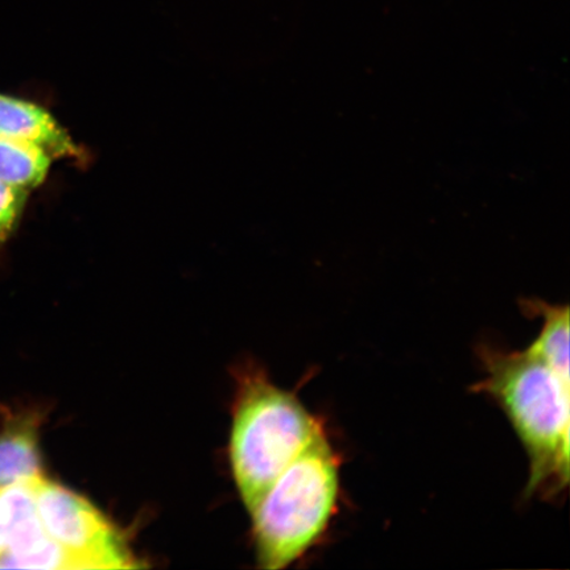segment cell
<instances>
[{
	"instance_id": "5b68a950",
	"label": "cell",
	"mask_w": 570,
	"mask_h": 570,
	"mask_svg": "<svg viewBox=\"0 0 570 570\" xmlns=\"http://www.w3.org/2000/svg\"><path fill=\"white\" fill-rule=\"evenodd\" d=\"M36 480L0 489V568L61 569L66 564V553L42 529Z\"/></svg>"
},
{
	"instance_id": "8992f818",
	"label": "cell",
	"mask_w": 570,
	"mask_h": 570,
	"mask_svg": "<svg viewBox=\"0 0 570 570\" xmlns=\"http://www.w3.org/2000/svg\"><path fill=\"white\" fill-rule=\"evenodd\" d=\"M0 137L32 142L52 158L80 155L66 128L45 107L4 95H0Z\"/></svg>"
},
{
	"instance_id": "3957f363",
	"label": "cell",
	"mask_w": 570,
	"mask_h": 570,
	"mask_svg": "<svg viewBox=\"0 0 570 570\" xmlns=\"http://www.w3.org/2000/svg\"><path fill=\"white\" fill-rule=\"evenodd\" d=\"M323 428L294 394L276 387L265 375L254 373L242 380L230 455L248 511Z\"/></svg>"
},
{
	"instance_id": "277c9868",
	"label": "cell",
	"mask_w": 570,
	"mask_h": 570,
	"mask_svg": "<svg viewBox=\"0 0 570 570\" xmlns=\"http://www.w3.org/2000/svg\"><path fill=\"white\" fill-rule=\"evenodd\" d=\"M35 495L42 529L77 569L139 567L116 527L87 499L42 475L35 482Z\"/></svg>"
},
{
	"instance_id": "9c48e42d",
	"label": "cell",
	"mask_w": 570,
	"mask_h": 570,
	"mask_svg": "<svg viewBox=\"0 0 570 570\" xmlns=\"http://www.w3.org/2000/svg\"><path fill=\"white\" fill-rule=\"evenodd\" d=\"M52 156L32 142L0 137V181L20 189L39 187L51 169Z\"/></svg>"
},
{
	"instance_id": "ba28073f",
	"label": "cell",
	"mask_w": 570,
	"mask_h": 570,
	"mask_svg": "<svg viewBox=\"0 0 570 570\" xmlns=\"http://www.w3.org/2000/svg\"><path fill=\"white\" fill-rule=\"evenodd\" d=\"M530 309L543 317V327L537 340L525 348L534 358L546 363L562 381L570 384L569 376V306L530 303Z\"/></svg>"
},
{
	"instance_id": "6da1fadb",
	"label": "cell",
	"mask_w": 570,
	"mask_h": 570,
	"mask_svg": "<svg viewBox=\"0 0 570 570\" xmlns=\"http://www.w3.org/2000/svg\"><path fill=\"white\" fill-rule=\"evenodd\" d=\"M487 376L475 384L501 405L530 460L527 494L554 495L569 483L570 384L523 352L481 348Z\"/></svg>"
},
{
	"instance_id": "7a4b0ae2",
	"label": "cell",
	"mask_w": 570,
	"mask_h": 570,
	"mask_svg": "<svg viewBox=\"0 0 570 570\" xmlns=\"http://www.w3.org/2000/svg\"><path fill=\"white\" fill-rule=\"evenodd\" d=\"M338 497L340 460L323 428L249 510L262 567L287 568L316 546Z\"/></svg>"
},
{
	"instance_id": "30bf717a",
	"label": "cell",
	"mask_w": 570,
	"mask_h": 570,
	"mask_svg": "<svg viewBox=\"0 0 570 570\" xmlns=\"http://www.w3.org/2000/svg\"><path fill=\"white\" fill-rule=\"evenodd\" d=\"M27 190L0 181V244L17 229L27 203Z\"/></svg>"
},
{
	"instance_id": "52a82bcc",
	"label": "cell",
	"mask_w": 570,
	"mask_h": 570,
	"mask_svg": "<svg viewBox=\"0 0 570 570\" xmlns=\"http://www.w3.org/2000/svg\"><path fill=\"white\" fill-rule=\"evenodd\" d=\"M38 420H11L0 432V489L32 481L41 474Z\"/></svg>"
}]
</instances>
